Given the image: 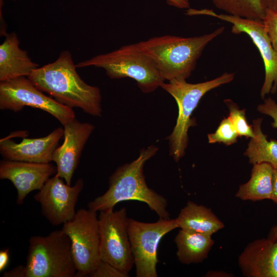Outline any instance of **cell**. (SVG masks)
Here are the masks:
<instances>
[{
	"label": "cell",
	"mask_w": 277,
	"mask_h": 277,
	"mask_svg": "<svg viewBox=\"0 0 277 277\" xmlns=\"http://www.w3.org/2000/svg\"><path fill=\"white\" fill-rule=\"evenodd\" d=\"M229 110L228 117L239 136L247 138L254 137L252 125H249L246 116V110L240 109L239 106L231 100L224 101Z\"/></svg>",
	"instance_id": "obj_23"
},
{
	"label": "cell",
	"mask_w": 277,
	"mask_h": 277,
	"mask_svg": "<svg viewBox=\"0 0 277 277\" xmlns=\"http://www.w3.org/2000/svg\"><path fill=\"white\" fill-rule=\"evenodd\" d=\"M268 237L273 239L277 238V225L273 227L271 229Z\"/></svg>",
	"instance_id": "obj_33"
},
{
	"label": "cell",
	"mask_w": 277,
	"mask_h": 277,
	"mask_svg": "<svg viewBox=\"0 0 277 277\" xmlns=\"http://www.w3.org/2000/svg\"><path fill=\"white\" fill-rule=\"evenodd\" d=\"M207 136L210 144L217 143L229 146L237 142L239 136L227 117L222 120L214 133L208 134Z\"/></svg>",
	"instance_id": "obj_24"
},
{
	"label": "cell",
	"mask_w": 277,
	"mask_h": 277,
	"mask_svg": "<svg viewBox=\"0 0 277 277\" xmlns=\"http://www.w3.org/2000/svg\"><path fill=\"white\" fill-rule=\"evenodd\" d=\"M257 110L270 116L273 120L271 126L277 128V103L274 100L270 97L265 98L263 103L258 105Z\"/></svg>",
	"instance_id": "obj_27"
},
{
	"label": "cell",
	"mask_w": 277,
	"mask_h": 277,
	"mask_svg": "<svg viewBox=\"0 0 277 277\" xmlns=\"http://www.w3.org/2000/svg\"><path fill=\"white\" fill-rule=\"evenodd\" d=\"M211 236L180 229L174 239L179 261L185 264L202 262L208 257L214 243Z\"/></svg>",
	"instance_id": "obj_19"
},
{
	"label": "cell",
	"mask_w": 277,
	"mask_h": 277,
	"mask_svg": "<svg viewBox=\"0 0 277 277\" xmlns=\"http://www.w3.org/2000/svg\"><path fill=\"white\" fill-rule=\"evenodd\" d=\"M234 73L225 72L220 76L204 82L191 84L185 80L165 82L161 87L175 100L178 107V116L172 133L167 137L169 154L178 162L185 153L188 144L189 128L196 122L191 115L202 97L209 91L232 82Z\"/></svg>",
	"instance_id": "obj_6"
},
{
	"label": "cell",
	"mask_w": 277,
	"mask_h": 277,
	"mask_svg": "<svg viewBox=\"0 0 277 277\" xmlns=\"http://www.w3.org/2000/svg\"><path fill=\"white\" fill-rule=\"evenodd\" d=\"M272 193L271 200L277 204V169H274L272 180Z\"/></svg>",
	"instance_id": "obj_31"
},
{
	"label": "cell",
	"mask_w": 277,
	"mask_h": 277,
	"mask_svg": "<svg viewBox=\"0 0 277 277\" xmlns=\"http://www.w3.org/2000/svg\"><path fill=\"white\" fill-rule=\"evenodd\" d=\"M13 1H16V0H13Z\"/></svg>",
	"instance_id": "obj_34"
},
{
	"label": "cell",
	"mask_w": 277,
	"mask_h": 277,
	"mask_svg": "<svg viewBox=\"0 0 277 277\" xmlns=\"http://www.w3.org/2000/svg\"><path fill=\"white\" fill-rule=\"evenodd\" d=\"M178 228L175 219L160 218L154 223L128 219V230L136 277H157L159 244L163 237Z\"/></svg>",
	"instance_id": "obj_9"
},
{
	"label": "cell",
	"mask_w": 277,
	"mask_h": 277,
	"mask_svg": "<svg viewBox=\"0 0 277 277\" xmlns=\"http://www.w3.org/2000/svg\"><path fill=\"white\" fill-rule=\"evenodd\" d=\"M262 121L261 117L253 121L254 137L250 138L244 155L251 164L266 163L277 169V140H268L262 130Z\"/></svg>",
	"instance_id": "obj_21"
},
{
	"label": "cell",
	"mask_w": 277,
	"mask_h": 277,
	"mask_svg": "<svg viewBox=\"0 0 277 277\" xmlns=\"http://www.w3.org/2000/svg\"><path fill=\"white\" fill-rule=\"evenodd\" d=\"M10 253L8 249L0 251V272L3 271L8 266L9 262Z\"/></svg>",
	"instance_id": "obj_28"
},
{
	"label": "cell",
	"mask_w": 277,
	"mask_h": 277,
	"mask_svg": "<svg viewBox=\"0 0 277 277\" xmlns=\"http://www.w3.org/2000/svg\"><path fill=\"white\" fill-rule=\"evenodd\" d=\"M100 259L129 274L134 264L129 241L127 210L123 207L100 211Z\"/></svg>",
	"instance_id": "obj_8"
},
{
	"label": "cell",
	"mask_w": 277,
	"mask_h": 277,
	"mask_svg": "<svg viewBox=\"0 0 277 277\" xmlns=\"http://www.w3.org/2000/svg\"><path fill=\"white\" fill-rule=\"evenodd\" d=\"M232 274H229L224 271H210L206 274V276H213V277H230L233 276Z\"/></svg>",
	"instance_id": "obj_32"
},
{
	"label": "cell",
	"mask_w": 277,
	"mask_h": 277,
	"mask_svg": "<svg viewBox=\"0 0 277 277\" xmlns=\"http://www.w3.org/2000/svg\"><path fill=\"white\" fill-rule=\"evenodd\" d=\"M62 229L71 241L76 268L75 276H89L101 260L96 212L89 208H81L72 219L63 224Z\"/></svg>",
	"instance_id": "obj_7"
},
{
	"label": "cell",
	"mask_w": 277,
	"mask_h": 277,
	"mask_svg": "<svg viewBox=\"0 0 277 277\" xmlns=\"http://www.w3.org/2000/svg\"><path fill=\"white\" fill-rule=\"evenodd\" d=\"M166 2L169 5L177 8H189L190 3L189 0H166Z\"/></svg>",
	"instance_id": "obj_29"
},
{
	"label": "cell",
	"mask_w": 277,
	"mask_h": 277,
	"mask_svg": "<svg viewBox=\"0 0 277 277\" xmlns=\"http://www.w3.org/2000/svg\"><path fill=\"white\" fill-rule=\"evenodd\" d=\"M84 186L82 179H78L71 186L55 174L34 195V199L40 204L42 215L51 225L57 226L75 215V206Z\"/></svg>",
	"instance_id": "obj_12"
},
{
	"label": "cell",
	"mask_w": 277,
	"mask_h": 277,
	"mask_svg": "<svg viewBox=\"0 0 277 277\" xmlns=\"http://www.w3.org/2000/svg\"><path fill=\"white\" fill-rule=\"evenodd\" d=\"M238 262L245 276L277 277V238L250 242L239 255Z\"/></svg>",
	"instance_id": "obj_16"
},
{
	"label": "cell",
	"mask_w": 277,
	"mask_h": 277,
	"mask_svg": "<svg viewBox=\"0 0 277 277\" xmlns=\"http://www.w3.org/2000/svg\"><path fill=\"white\" fill-rule=\"evenodd\" d=\"M15 32L5 35L0 46V82L28 77L38 65L32 61L26 51L21 49Z\"/></svg>",
	"instance_id": "obj_17"
},
{
	"label": "cell",
	"mask_w": 277,
	"mask_h": 277,
	"mask_svg": "<svg viewBox=\"0 0 277 277\" xmlns=\"http://www.w3.org/2000/svg\"><path fill=\"white\" fill-rule=\"evenodd\" d=\"M178 228L212 236L224 227L212 210L188 201L175 218Z\"/></svg>",
	"instance_id": "obj_18"
},
{
	"label": "cell",
	"mask_w": 277,
	"mask_h": 277,
	"mask_svg": "<svg viewBox=\"0 0 277 277\" xmlns=\"http://www.w3.org/2000/svg\"><path fill=\"white\" fill-rule=\"evenodd\" d=\"M57 172L50 163H38L4 159L0 162V179L11 182L17 190L16 203L23 204L31 191L40 190Z\"/></svg>",
	"instance_id": "obj_14"
},
{
	"label": "cell",
	"mask_w": 277,
	"mask_h": 277,
	"mask_svg": "<svg viewBox=\"0 0 277 277\" xmlns=\"http://www.w3.org/2000/svg\"><path fill=\"white\" fill-rule=\"evenodd\" d=\"M158 149L154 145L144 148L136 160L118 167L109 179L108 190L90 201L88 208L100 212L113 209L120 202L135 200L147 204L160 218L169 219L167 200L148 187L143 174L145 163Z\"/></svg>",
	"instance_id": "obj_2"
},
{
	"label": "cell",
	"mask_w": 277,
	"mask_h": 277,
	"mask_svg": "<svg viewBox=\"0 0 277 277\" xmlns=\"http://www.w3.org/2000/svg\"><path fill=\"white\" fill-rule=\"evenodd\" d=\"M186 15H206L214 17L232 24L231 32L235 34H247L260 52L265 67V78L260 95L262 98L277 90V54L266 32L262 20L249 19L227 14H217L212 10L189 8Z\"/></svg>",
	"instance_id": "obj_11"
},
{
	"label": "cell",
	"mask_w": 277,
	"mask_h": 277,
	"mask_svg": "<svg viewBox=\"0 0 277 277\" xmlns=\"http://www.w3.org/2000/svg\"><path fill=\"white\" fill-rule=\"evenodd\" d=\"M76 68L71 53L63 51L56 61L34 69L28 77L38 89L58 103L71 108H80L93 116H101L100 88L86 83Z\"/></svg>",
	"instance_id": "obj_1"
},
{
	"label": "cell",
	"mask_w": 277,
	"mask_h": 277,
	"mask_svg": "<svg viewBox=\"0 0 277 277\" xmlns=\"http://www.w3.org/2000/svg\"><path fill=\"white\" fill-rule=\"evenodd\" d=\"M25 106L46 111L63 126L75 118L72 108L46 95L28 77L21 76L1 82L0 109L18 112Z\"/></svg>",
	"instance_id": "obj_10"
},
{
	"label": "cell",
	"mask_w": 277,
	"mask_h": 277,
	"mask_svg": "<svg viewBox=\"0 0 277 277\" xmlns=\"http://www.w3.org/2000/svg\"><path fill=\"white\" fill-rule=\"evenodd\" d=\"M89 66L104 69L112 79L131 78L144 93L154 91L165 81L152 60L136 43L96 55L76 65V68Z\"/></svg>",
	"instance_id": "obj_5"
},
{
	"label": "cell",
	"mask_w": 277,
	"mask_h": 277,
	"mask_svg": "<svg viewBox=\"0 0 277 277\" xmlns=\"http://www.w3.org/2000/svg\"><path fill=\"white\" fill-rule=\"evenodd\" d=\"M214 6L226 14L242 18L263 20L265 10L260 0H211Z\"/></svg>",
	"instance_id": "obj_22"
},
{
	"label": "cell",
	"mask_w": 277,
	"mask_h": 277,
	"mask_svg": "<svg viewBox=\"0 0 277 277\" xmlns=\"http://www.w3.org/2000/svg\"><path fill=\"white\" fill-rule=\"evenodd\" d=\"M64 126V142L53 154L52 161L56 165V174L69 185L78 166L82 152L94 126L81 123L76 118Z\"/></svg>",
	"instance_id": "obj_13"
},
{
	"label": "cell",
	"mask_w": 277,
	"mask_h": 277,
	"mask_svg": "<svg viewBox=\"0 0 277 277\" xmlns=\"http://www.w3.org/2000/svg\"><path fill=\"white\" fill-rule=\"evenodd\" d=\"M265 10L277 11V0H260Z\"/></svg>",
	"instance_id": "obj_30"
},
{
	"label": "cell",
	"mask_w": 277,
	"mask_h": 277,
	"mask_svg": "<svg viewBox=\"0 0 277 277\" xmlns=\"http://www.w3.org/2000/svg\"><path fill=\"white\" fill-rule=\"evenodd\" d=\"M262 21L272 46L277 54V11L266 10Z\"/></svg>",
	"instance_id": "obj_25"
},
{
	"label": "cell",
	"mask_w": 277,
	"mask_h": 277,
	"mask_svg": "<svg viewBox=\"0 0 277 277\" xmlns=\"http://www.w3.org/2000/svg\"><path fill=\"white\" fill-rule=\"evenodd\" d=\"M225 29L222 26L209 33L190 37L156 36L136 44L165 80H186L194 70L205 47Z\"/></svg>",
	"instance_id": "obj_3"
},
{
	"label": "cell",
	"mask_w": 277,
	"mask_h": 277,
	"mask_svg": "<svg viewBox=\"0 0 277 277\" xmlns=\"http://www.w3.org/2000/svg\"><path fill=\"white\" fill-rule=\"evenodd\" d=\"M273 170V167L268 163L253 165L250 179L240 186L236 197L242 201L253 202L270 200Z\"/></svg>",
	"instance_id": "obj_20"
},
{
	"label": "cell",
	"mask_w": 277,
	"mask_h": 277,
	"mask_svg": "<svg viewBox=\"0 0 277 277\" xmlns=\"http://www.w3.org/2000/svg\"><path fill=\"white\" fill-rule=\"evenodd\" d=\"M25 265L6 271L4 277H73L76 268L71 241L61 229L29 240Z\"/></svg>",
	"instance_id": "obj_4"
},
{
	"label": "cell",
	"mask_w": 277,
	"mask_h": 277,
	"mask_svg": "<svg viewBox=\"0 0 277 277\" xmlns=\"http://www.w3.org/2000/svg\"><path fill=\"white\" fill-rule=\"evenodd\" d=\"M64 135L58 127L48 135L38 138H24L16 143L9 135L0 140V153L4 159L38 163L52 161L53 154Z\"/></svg>",
	"instance_id": "obj_15"
},
{
	"label": "cell",
	"mask_w": 277,
	"mask_h": 277,
	"mask_svg": "<svg viewBox=\"0 0 277 277\" xmlns=\"http://www.w3.org/2000/svg\"><path fill=\"white\" fill-rule=\"evenodd\" d=\"M129 276V274L124 273L110 264L101 260L89 276L127 277Z\"/></svg>",
	"instance_id": "obj_26"
}]
</instances>
